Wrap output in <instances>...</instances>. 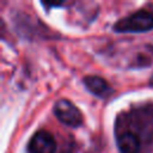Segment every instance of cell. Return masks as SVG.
Segmentation results:
<instances>
[{"label":"cell","mask_w":153,"mask_h":153,"mask_svg":"<svg viewBox=\"0 0 153 153\" xmlns=\"http://www.w3.org/2000/svg\"><path fill=\"white\" fill-rule=\"evenodd\" d=\"M54 114L60 122L69 127H79L82 123L80 110L68 99H60L54 105Z\"/></svg>","instance_id":"2"},{"label":"cell","mask_w":153,"mask_h":153,"mask_svg":"<svg viewBox=\"0 0 153 153\" xmlns=\"http://www.w3.org/2000/svg\"><path fill=\"white\" fill-rule=\"evenodd\" d=\"M29 151L30 153H55V137L47 130H38L30 139Z\"/></svg>","instance_id":"3"},{"label":"cell","mask_w":153,"mask_h":153,"mask_svg":"<svg viewBox=\"0 0 153 153\" xmlns=\"http://www.w3.org/2000/svg\"><path fill=\"white\" fill-rule=\"evenodd\" d=\"M149 84L153 86V74H152V76H151V80H149Z\"/></svg>","instance_id":"6"},{"label":"cell","mask_w":153,"mask_h":153,"mask_svg":"<svg viewBox=\"0 0 153 153\" xmlns=\"http://www.w3.org/2000/svg\"><path fill=\"white\" fill-rule=\"evenodd\" d=\"M153 29V13L146 10H139L128 17L120 19L114 30L117 32H145Z\"/></svg>","instance_id":"1"},{"label":"cell","mask_w":153,"mask_h":153,"mask_svg":"<svg viewBox=\"0 0 153 153\" xmlns=\"http://www.w3.org/2000/svg\"><path fill=\"white\" fill-rule=\"evenodd\" d=\"M84 84L86 85L87 90L91 93H93L98 97H106L111 92V88H110L109 84L102 76L87 75V76L84 78Z\"/></svg>","instance_id":"5"},{"label":"cell","mask_w":153,"mask_h":153,"mask_svg":"<svg viewBox=\"0 0 153 153\" xmlns=\"http://www.w3.org/2000/svg\"><path fill=\"white\" fill-rule=\"evenodd\" d=\"M117 146L121 153H137L141 147V141L136 134L127 131L117 137Z\"/></svg>","instance_id":"4"}]
</instances>
